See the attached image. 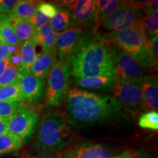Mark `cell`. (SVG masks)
I'll list each match as a JSON object with an SVG mask.
<instances>
[{
    "label": "cell",
    "mask_w": 158,
    "mask_h": 158,
    "mask_svg": "<svg viewBox=\"0 0 158 158\" xmlns=\"http://www.w3.org/2000/svg\"><path fill=\"white\" fill-rule=\"evenodd\" d=\"M55 51H43L29 69V73L40 79H45L50 73L56 62Z\"/></svg>",
    "instance_id": "obj_15"
},
{
    "label": "cell",
    "mask_w": 158,
    "mask_h": 158,
    "mask_svg": "<svg viewBox=\"0 0 158 158\" xmlns=\"http://www.w3.org/2000/svg\"><path fill=\"white\" fill-rule=\"evenodd\" d=\"M110 158H154V157L143 150H127L119 155Z\"/></svg>",
    "instance_id": "obj_30"
},
{
    "label": "cell",
    "mask_w": 158,
    "mask_h": 158,
    "mask_svg": "<svg viewBox=\"0 0 158 158\" xmlns=\"http://www.w3.org/2000/svg\"><path fill=\"white\" fill-rule=\"evenodd\" d=\"M74 78L116 77L108 43L100 35L89 33L69 62Z\"/></svg>",
    "instance_id": "obj_2"
},
{
    "label": "cell",
    "mask_w": 158,
    "mask_h": 158,
    "mask_svg": "<svg viewBox=\"0 0 158 158\" xmlns=\"http://www.w3.org/2000/svg\"><path fill=\"white\" fill-rule=\"evenodd\" d=\"M19 81V69L17 64L12 62L0 76V87L14 84Z\"/></svg>",
    "instance_id": "obj_28"
},
{
    "label": "cell",
    "mask_w": 158,
    "mask_h": 158,
    "mask_svg": "<svg viewBox=\"0 0 158 158\" xmlns=\"http://www.w3.org/2000/svg\"><path fill=\"white\" fill-rule=\"evenodd\" d=\"M143 94L144 111H157L158 108L157 78L155 76H145L140 81Z\"/></svg>",
    "instance_id": "obj_14"
},
{
    "label": "cell",
    "mask_w": 158,
    "mask_h": 158,
    "mask_svg": "<svg viewBox=\"0 0 158 158\" xmlns=\"http://www.w3.org/2000/svg\"><path fill=\"white\" fill-rule=\"evenodd\" d=\"M14 48H16V47L9 46L3 43H0V62L7 58H11L14 53V51L12 49Z\"/></svg>",
    "instance_id": "obj_34"
},
{
    "label": "cell",
    "mask_w": 158,
    "mask_h": 158,
    "mask_svg": "<svg viewBox=\"0 0 158 158\" xmlns=\"http://www.w3.org/2000/svg\"><path fill=\"white\" fill-rule=\"evenodd\" d=\"M138 124L140 127L144 129L157 130L158 113L155 110H152L143 114L140 116Z\"/></svg>",
    "instance_id": "obj_29"
},
{
    "label": "cell",
    "mask_w": 158,
    "mask_h": 158,
    "mask_svg": "<svg viewBox=\"0 0 158 158\" xmlns=\"http://www.w3.org/2000/svg\"><path fill=\"white\" fill-rule=\"evenodd\" d=\"M122 5H123V1H118V0L110 1V0L109 4H108L106 7H105L103 9L97 13V21L93 31L94 34L96 33L98 26L100 24L102 21H105V20L107 19L108 18H109L110 15H113Z\"/></svg>",
    "instance_id": "obj_26"
},
{
    "label": "cell",
    "mask_w": 158,
    "mask_h": 158,
    "mask_svg": "<svg viewBox=\"0 0 158 158\" xmlns=\"http://www.w3.org/2000/svg\"><path fill=\"white\" fill-rule=\"evenodd\" d=\"M24 142L19 136L7 133L0 136V157L19 151Z\"/></svg>",
    "instance_id": "obj_22"
},
{
    "label": "cell",
    "mask_w": 158,
    "mask_h": 158,
    "mask_svg": "<svg viewBox=\"0 0 158 158\" xmlns=\"http://www.w3.org/2000/svg\"><path fill=\"white\" fill-rule=\"evenodd\" d=\"M27 158H43V157H27Z\"/></svg>",
    "instance_id": "obj_39"
},
{
    "label": "cell",
    "mask_w": 158,
    "mask_h": 158,
    "mask_svg": "<svg viewBox=\"0 0 158 158\" xmlns=\"http://www.w3.org/2000/svg\"><path fill=\"white\" fill-rule=\"evenodd\" d=\"M18 0H0V18H7L15 5Z\"/></svg>",
    "instance_id": "obj_31"
},
{
    "label": "cell",
    "mask_w": 158,
    "mask_h": 158,
    "mask_svg": "<svg viewBox=\"0 0 158 158\" xmlns=\"http://www.w3.org/2000/svg\"><path fill=\"white\" fill-rule=\"evenodd\" d=\"M140 25L147 40L158 34V13L146 15L140 21Z\"/></svg>",
    "instance_id": "obj_25"
},
{
    "label": "cell",
    "mask_w": 158,
    "mask_h": 158,
    "mask_svg": "<svg viewBox=\"0 0 158 158\" xmlns=\"http://www.w3.org/2000/svg\"><path fill=\"white\" fill-rule=\"evenodd\" d=\"M148 44H149V48L151 50L152 53L156 59H157L158 57V36H156L152 37L148 40Z\"/></svg>",
    "instance_id": "obj_36"
},
{
    "label": "cell",
    "mask_w": 158,
    "mask_h": 158,
    "mask_svg": "<svg viewBox=\"0 0 158 158\" xmlns=\"http://www.w3.org/2000/svg\"><path fill=\"white\" fill-rule=\"evenodd\" d=\"M0 40L9 46L20 48L22 43L15 36L7 18H0Z\"/></svg>",
    "instance_id": "obj_23"
},
{
    "label": "cell",
    "mask_w": 158,
    "mask_h": 158,
    "mask_svg": "<svg viewBox=\"0 0 158 158\" xmlns=\"http://www.w3.org/2000/svg\"><path fill=\"white\" fill-rule=\"evenodd\" d=\"M143 14L142 10L123 3L113 15L100 23L104 29L110 32L117 31L138 23L143 17Z\"/></svg>",
    "instance_id": "obj_10"
},
{
    "label": "cell",
    "mask_w": 158,
    "mask_h": 158,
    "mask_svg": "<svg viewBox=\"0 0 158 158\" xmlns=\"http://www.w3.org/2000/svg\"><path fill=\"white\" fill-rule=\"evenodd\" d=\"M38 118L35 110L23 108L8 120V133L19 136L26 143L34 135Z\"/></svg>",
    "instance_id": "obj_9"
},
{
    "label": "cell",
    "mask_w": 158,
    "mask_h": 158,
    "mask_svg": "<svg viewBox=\"0 0 158 158\" xmlns=\"http://www.w3.org/2000/svg\"><path fill=\"white\" fill-rule=\"evenodd\" d=\"M110 150L102 144L84 142L76 144L60 154L58 158H110Z\"/></svg>",
    "instance_id": "obj_13"
},
{
    "label": "cell",
    "mask_w": 158,
    "mask_h": 158,
    "mask_svg": "<svg viewBox=\"0 0 158 158\" xmlns=\"http://www.w3.org/2000/svg\"><path fill=\"white\" fill-rule=\"evenodd\" d=\"M158 11V1L157 0H152L149 1V3L146 5L143 9V12L146 15H149L154 13H157Z\"/></svg>",
    "instance_id": "obj_35"
},
{
    "label": "cell",
    "mask_w": 158,
    "mask_h": 158,
    "mask_svg": "<svg viewBox=\"0 0 158 158\" xmlns=\"http://www.w3.org/2000/svg\"><path fill=\"white\" fill-rule=\"evenodd\" d=\"M74 81L79 86L91 89H110L112 86L118 82L116 77L98 76L90 78H74Z\"/></svg>",
    "instance_id": "obj_18"
},
{
    "label": "cell",
    "mask_w": 158,
    "mask_h": 158,
    "mask_svg": "<svg viewBox=\"0 0 158 158\" xmlns=\"http://www.w3.org/2000/svg\"><path fill=\"white\" fill-rule=\"evenodd\" d=\"M49 20H50L49 18L46 17L45 15H43L41 12L37 10L36 14L31 18L29 21L34 26L35 29H39L40 28V27H42L43 26L48 23Z\"/></svg>",
    "instance_id": "obj_33"
},
{
    "label": "cell",
    "mask_w": 158,
    "mask_h": 158,
    "mask_svg": "<svg viewBox=\"0 0 158 158\" xmlns=\"http://www.w3.org/2000/svg\"><path fill=\"white\" fill-rule=\"evenodd\" d=\"M2 43V42H1V40H0V43Z\"/></svg>",
    "instance_id": "obj_40"
},
{
    "label": "cell",
    "mask_w": 158,
    "mask_h": 158,
    "mask_svg": "<svg viewBox=\"0 0 158 158\" xmlns=\"http://www.w3.org/2000/svg\"><path fill=\"white\" fill-rule=\"evenodd\" d=\"M41 2L23 0L19 1L7 17L10 21L24 20L29 21L36 14L38 6Z\"/></svg>",
    "instance_id": "obj_19"
},
{
    "label": "cell",
    "mask_w": 158,
    "mask_h": 158,
    "mask_svg": "<svg viewBox=\"0 0 158 158\" xmlns=\"http://www.w3.org/2000/svg\"><path fill=\"white\" fill-rule=\"evenodd\" d=\"M37 45L36 42L33 40L23 43L21 45L18 51L19 54L18 67L19 70L29 72L31 66L38 56L36 51Z\"/></svg>",
    "instance_id": "obj_16"
},
{
    "label": "cell",
    "mask_w": 158,
    "mask_h": 158,
    "mask_svg": "<svg viewBox=\"0 0 158 158\" xmlns=\"http://www.w3.org/2000/svg\"><path fill=\"white\" fill-rule=\"evenodd\" d=\"M19 84L25 102L35 103L42 100L45 92L44 81L29 72L19 70Z\"/></svg>",
    "instance_id": "obj_12"
},
{
    "label": "cell",
    "mask_w": 158,
    "mask_h": 158,
    "mask_svg": "<svg viewBox=\"0 0 158 158\" xmlns=\"http://www.w3.org/2000/svg\"><path fill=\"white\" fill-rule=\"evenodd\" d=\"M70 12L72 21L71 28H94L97 21L95 0L75 1Z\"/></svg>",
    "instance_id": "obj_11"
},
{
    "label": "cell",
    "mask_w": 158,
    "mask_h": 158,
    "mask_svg": "<svg viewBox=\"0 0 158 158\" xmlns=\"http://www.w3.org/2000/svg\"><path fill=\"white\" fill-rule=\"evenodd\" d=\"M112 98L121 108L133 116L144 111L143 94L140 81L118 82L110 88Z\"/></svg>",
    "instance_id": "obj_6"
},
{
    "label": "cell",
    "mask_w": 158,
    "mask_h": 158,
    "mask_svg": "<svg viewBox=\"0 0 158 158\" xmlns=\"http://www.w3.org/2000/svg\"><path fill=\"white\" fill-rule=\"evenodd\" d=\"M0 101L10 102H25L19 81L14 84L0 87Z\"/></svg>",
    "instance_id": "obj_24"
},
{
    "label": "cell",
    "mask_w": 158,
    "mask_h": 158,
    "mask_svg": "<svg viewBox=\"0 0 158 158\" xmlns=\"http://www.w3.org/2000/svg\"><path fill=\"white\" fill-rule=\"evenodd\" d=\"M11 58H7L5 60L0 62V76L3 73L4 71L6 70V68L9 66V64L11 63Z\"/></svg>",
    "instance_id": "obj_38"
},
{
    "label": "cell",
    "mask_w": 158,
    "mask_h": 158,
    "mask_svg": "<svg viewBox=\"0 0 158 158\" xmlns=\"http://www.w3.org/2000/svg\"><path fill=\"white\" fill-rule=\"evenodd\" d=\"M72 139L73 133L64 116L54 112L45 116L38 124L35 147L44 156H56L62 153Z\"/></svg>",
    "instance_id": "obj_3"
},
{
    "label": "cell",
    "mask_w": 158,
    "mask_h": 158,
    "mask_svg": "<svg viewBox=\"0 0 158 158\" xmlns=\"http://www.w3.org/2000/svg\"><path fill=\"white\" fill-rule=\"evenodd\" d=\"M65 114L67 123L81 127L119 117L122 110L111 96L74 88L67 94Z\"/></svg>",
    "instance_id": "obj_1"
},
{
    "label": "cell",
    "mask_w": 158,
    "mask_h": 158,
    "mask_svg": "<svg viewBox=\"0 0 158 158\" xmlns=\"http://www.w3.org/2000/svg\"><path fill=\"white\" fill-rule=\"evenodd\" d=\"M89 35L81 28H70L58 34L56 53L59 60L69 63Z\"/></svg>",
    "instance_id": "obj_8"
},
{
    "label": "cell",
    "mask_w": 158,
    "mask_h": 158,
    "mask_svg": "<svg viewBox=\"0 0 158 158\" xmlns=\"http://www.w3.org/2000/svg\"><path fill=\"white\" fill-rule=\"evenodd\" d=\"M115 70L116 78L119 83L141 81L146 76V68H143L131 57L115 45L108 43Z\"/></svg>",
    "instance_id": "obj_7"
},
{
    "label": "cell",
    "mask_w": 158,
    "mask_h": 158,
    "mask_svg": "<svg viewBox=\"0 0 158 158\" xmlns=\"http://www.w3.org/2000/svg\"><path fill=\"white\" fill-rule=\"evenodd\" d=\"M57 10H58V7L54 4L48 2H40L38 6L37 10L41 12L46 17L51 19L56 14Z\"/></svg>",
    "instance_id": "obj_32"
},
{
    "label": "cell",
    "mask_w": 158,
    "mask_h": 158,
    "mask_svg": "<svg viewBox=\"0 0 158 158\" xmlns=\"http://www.w3.org/2000/svg\"><path fill=\"white\" fill-rule=\"evenodd\" d=\"M25 108L27 106L21 102L0 101V118L8 121L18 111Z\"/></svg>",
    "instance_id": "obj_27"
},
{
    "label": "cell",
    "mask_w": 158,
    "mask_h": 158,
    "mask_svg": "<svg viewBox=\"0 0 158 158\" xmlns=\"http://www.w3.org/2000/svg\"><path fill=\"white\" fill-rule=\"evenodd\" d=\"M9 21L14 31L15 36L21 43L27 42L34 38L36 29L29 21H24V20L10 21L9 20Z\"/></svg>",
    "instance_id": "obj_21"
},
{
    "label": "cell",
    "mask_w": 158,
    "mask_h": 158,
    "mask_svg": "<svg viewBox=\"0 0 158 158\" xmlns=\"http://www.w3.org/2000/svg\"><path fill=\"white\" fill-rule=\"evenodd\" d=\"M49 25L57 34L62 33L71 28L70 12L66 7H58L56 13L48 21Z\"/></svg>",
    "instance_id": "obj_20"
},
{
    "label": "cell",
    "mask_w": 158,
    "mask_h": 158,
    "mask_svg": "<svg viewBox=\"0 0 158 158\" xmlns=\"http://www.w3.org/2000/svg\"><path fill=\"white\" fill-rule=\"evenodd\" d=\"M8 133V121L0 118V136Z\"/></svg>",
    "instance_id": "obj_37"
},
{
    "label": "cell",
    "mask_w": 158,
    "mask_h": 158,
    "mask_svg": "<svg viewBox=\"0 0 158 158\" xmlns=\"http://www.w3.org/2000/svg\"><path fill=\"white\" fill-rule=\"evenodd\" d=\"M58 34L53 30L49 23L36 29L33 40L37 45H41L43 51H55L56 52V38Z\"/></svg>",
    "instance_id": "obj_17"
},
{
    "label": "cell",
    "mask_w": 158,
    "mask_h": 158,
    "mask_svg": "<svg viewBox=\"0 0 158 158\" xmlns=\"http://www.w3.org/2000/svg\"><path fill=\"white\" fill-rule=\"evenodd\" d=\"M71 76L69 63L58 59L51 70L45 92L48 106H59L64 102L70 89Z\"/></svg>",
    "instance_id": "obj_5"
},
{
    "label": "cell",
    "mask_w": 158,
    "mask_h": 158,
    "mask_svg": "<svg viewBox=\"0 0 158 158\" xmlns=\"http://www.w3.org/2000/svg\"><path fill=\"white\" fill-rule=\"evenodd\" d=\"M106 42L115 45L144 68L157 67V59L150 50L140 23L105 35Z\"/></svg>",
    "instance_id": "obj_4"
}]
</instances>
